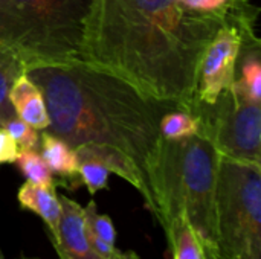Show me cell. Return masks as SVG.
<instances>
[{
    "mask_svg": "<svg viewBox=\"0 0 261 259\" xmlns=\"http://www.w3.org/2000/svg\"><path fill=\"white\" fill-rule=\"evenodd\" d=\"M61 217L57 232L50 235V241L60 259H104L101 258L87 238L84 208L75 200L60 195Z\"/></svg>",
    "mask_w": 261,
    "mask_h": 259,
    "instance_id": "8",
    "label": "cell"
},
{
    "mask_svg": "<svg viewBox=\"0 0 261 259\" xmlns=\"http://www.w3.org/2000/svg\"><path fill=\"white\" fill-rule=\"evenodd\" d=\"M242 61V70H240V78H236L232 89L234 92L249 101L260 104L261 101V61H260V40L257 37L254 38H246L240 58Z\"/></svg>",
    "mask_w": 261,
    "mask_h": 259,
    "instance_id": "12",
    "label": "cell"
},
{
    "mask_svg": "<svg viewBox=\"0 0 261 259\" xmlns=\"http://www.w3.org/2000/svg\"><path fill=\"white\" fill-rule=\"evenodd\" d=\"M6 131L12 136V139L17 142L20 150H37L40 143V134L38 131L31 127L29 124L23 122L17 116L11 118L3 124Z\"/></svg>",
    "mask_w": 261,
    "mask_h": 259,
    "instance_id": "18",
    "label": "cell"
},
{
    "mask_svg": "<svg viewBox=\"0 0 261 259\" xmlns=\"http://www.w3.org/2000/svg\"><path fill=\"white\" fill-rule=\"evenodd\" d=\"M20 148L12 136L6 131L3 125H0V165L15 163L20 156Z\"/></svg>",
    "mask_w": 261,
    "mask_h": 259,
    "instance_id": "20",
    "label": "cell"
},
{
    "mask_svg": "<svg viewBox=\"0 0 261 259\" xmlns=\"http://www.w3.org/2000/svg\"><path fill=\"white\" fill-rule=\"evenodd\" d=\"M23 70L11 63H5L0 60V125L15 116L9 101H8V89L14 78Z\"/></svg>",
    "mask_w": 261,
    "mask_h": 259,
    "instance_id": "19",
    "label": "cell"
},
{
    "mask_svg": "<svg viewBox=\"0 0 261 259\" xmlns=\"http://www.w3.org/2000/svg\"><path fill=\"white\" fill-rule=\"evenodd\" d=\"M92 0H0V60L23 72L81 63Z\"/></svg>",
    "mask_w": 261,
    "mask_h": 259,
    "instance_id": "4",
    "label": "cell"
},
{
    "mask_svg": "<svg viewBox=\"0 0 261 259\" xmlns=\"http://www.w3.org/2000/svg\"><path fill=\"white\" fill-rule=\"evenodd\" d=\"M220 154L200 131L184 140L161 139L150 171L154 217L167 234L185 217L211 256L216 250V185Z\"/></svg>",
    "mask_w": 261,
    "mask_h": 259,
    "instance_id": "3",
    "label": "cell"
},
{
    "mask_svg": "<svg viewBox=\"0 0 261 259\" xmlns=\"http://www.w3.org/2000/svg\"><path fill=\"white\" fill-rule=\"evenodd\" d=\"M26 73L44 96L50 118L47 131L72 148L96 145L121 151L141 174L154 215L148 179L162 139L164 104L122 78L84 63L41 66Z\"/></svg>",
    "mask_w": 261,
    "mask_h": 259,
    "instance_id": "2",
    "label": "cell"
},
{
    "mask_svg": "<svg viewBox=\"0 0 261 259\" xmlns=\"http://www.w3.org/2000/svg\"><path fill=\"white\" fill-rule=\"evenodd\" d=\"M86 232L93 250L104 259H116L121 250L116 247V229L109 215L99 214L93 200L84 208Z\"/></svg>",
    "mask_w": 261,
    "mask_h": 259,
    "instance_id": "13",
    "label": "cell"
},
{
    "mask_svg": "<svg viewBox=\"0 0 261 259\" xmlns=\"http://www.w3.org/2000/svg\"><path fill=\"white\" fill-rule=\"evenodd\" d=\"M40 137L41 157L49 166L50 172L64 180L73 182V188L80 186L81 182L78 177V159L75 150L47 130H41Z\"/></svg>",
    "mask_w": 261,
    "mask_h": 259,
    "instance_id": "11",
    "label": "cell"
},
{
    "mask_svg": "<svg viewBox=\"0 0 261 259\" xmlns=\"http://www.w3.org/2000/svg\"><path fill=\"white\" fill-rule=\"evenodd\" d=\"M17 200L21 209L34 212L43 220L50 235L57 232L61 217V203L55 186L47 188L26 180L17 192Z\"/></svg>",
    "mask_w": 261,
    "mask_h": 259,
    "instance_id": "10",
    "label": "cell"
},
{
    "mask_svg": "<svg viewBox=\"0 0 261 259\" xmlns=\"http://www.w3.org/2000/svg\"><path fill=\"white\" fill-rule=\"evenodd\" d=\"M245 2L197 12L180 0H92L81 63L122 78L156 102L194 113L202 56Z\"/></svg>",
    "mask_w": 261,
    "mask_h": 259,
    "instance_id": "1",
    "label": "cell"
},
{
    "mask_svg": "<svg viewBox=\"0 0 261 259\" xmlns=\"http://www.w3.org/2000/svg\"><path fill=\"white\" fill-rule=\"evenodd\" d=\"M15 163L21 171V174L26 177V180L31 183L47 186V188L60 185V182L54 179L49 166L43 160L41 154L37 153V150H21Z\"/></svg>",
    "mask_w": 261,
    "mask_h": 259,
    "instance_id": "16",
    "label": "cell"
},
{
    "mask_svg": "<svg viewBox=\"0 0 261 259\" xmlns=\"http://www.w3.org/2000/svg\"><path fill=\"white\" fill-rule=\"evenodd\" d=\"M214 259H261V165L220 156Z\"/></svg>",
    "mask_w": 261,
    "mask_h": 259,
    "instance_id": "5",
    "label": "cell"
},
{
    "mask_svg": "<svg viewBox=\"0 0 261 259\" xmlns=\"http://www.w3.org/2000/svg\"><path fill=\"white\" fill-rule=\"evenodd\" d=\"M165 237L171 259H214L185 217L176 218Z\"/></svg>",
    "mask_w": 261,
    "mask_h": 259,
    "instance_id": "14",
    "label": "cell"
},
{
    "mask_svg": "<svg viewBox=\"0 0 261 259\" xmlns=\"http://www.w3.org/2000/svg\"><path fill=\"white\" fill-rule=\"evenodd\" d=\"M8 101L18 119L29 124L35 130H47L50 118L46 101L38 85L26 72L18 73L8 89Z\"/></svg>",
    "mask_w": 261,
    "mask_h": 259,
    "instance_id": "9",
    "label": "cell"
},
{
    "mask_svg": "<svg viewBox=\"0 0 261 259\" xmlns=\"http://www.w3.org/2000/svg\"><path fill=\"white\" fill-rule=\"evenodd\" d=\"M251 9L252 6L245 2L217 31L206 47L199 67L196 110L199 105H214L219 98L232 87L237 78L242 46L246 38L257 37L254 32L255 14H252Z\"/></svg>",
    "mask_w": 261,
    "mask_h": 259,
    "instance_id": "7",
    "label": "cell"
},
{
    "mask_svg": "<svg viewBox=\"0 0 261 259\" xmlns=\"http://www.w3.org/2000/svg\"><path fill=\"white\" fill-rule=\"evenodd\" d=\"M75 154L78 159L80 182H81V185H84L87 188L90 195L96 194L98 191L107 189L110 171L99 160H96L87 154H81V153H75Z\"/></svg>",
    "mask_w": 261,
    "mask_h": 259,
    "instance_id": "17",
    "label": "cell"
},
{
    "mask_svg": "<svg viewBox=\"0 0 261 259\" xmlns=\"http://www.w3.org/2000/svg\"><path fill=\"white\" fill-rule=\"evenodd\" d=\"M20 259H35V258H20Z\"/></svg>",
    "mask_w": 261,
    "mask_h": 259,
    "instance_id": "24",
    "label": "cell"
},
{
    "mask_svg": "<svg viewBox=\"0 0 261 259\" xmlns=\"http://www.w3.org/2000/svg\"><path fill=\"white\" fill-rule=\"evenodd\" d=\"M0 259H5V255H3V252H2V247H0Z\"/></svg>",
    "mask_w": 261,
    "mask_h": 259,
    "instance_id": "23",
    "label": "cell"
},
{
    "mask_svg": "<svg viewBox=\"0 0 261 259\" xmlns=\"http://www.w3.org/2000/svg\"><path fill=\"white\" fill-rule=\"evenodd\" d=\"M202 131L226 159L261 165V107L240 98L231 87L211 105H199Z\"/></svg>",
    "mask_w": 261,
    "mask_h": 259,
    "instance_id": "6",
    "label": "cell"
},
{
    "mask_svg": "<svg viewBox=\"0 0 261 259\" xmlns=\"http://www.w3.org/2000/svg\"><path fill=\"white\" fill-rule=\"evenodd\" d=\"M116 259H141V258H139V255H138L136 252L128 250V252H121V253H119V256H118Z\"/></svg>",
    "mask_w": 261,
    "mask_h": 259,
    "instance_id": "22",
    "label": "cell"
},
{
    "mask_svg": "<svg viewBox=\"0 0 261 259\" xmlns=\"http://www.w3.org/2000/svg\"><path fill=\"white\" fill-rule=\"evenodd\" d=\"M202 131L200 118L196 113L174 108L164 113L159 121V133L165 140H184Z\"/></svg>",
    "mask_w": 261,
    "mask_h": 259,
    "instance_id": "15",
    "label": "cell"
},
{
    "mask_svg": "<svg viewBox=\"0 0 261 259\" xmlns=\"http://www.w3.org/2000/svg\"><path fill=\"white\" fill-rule=\"evenodd\" d=\"M239 0H180V3L197 12H219L234 6Z\"/></svg>",
    "mask_w": 261,
    "mask_h": 259,
    "instance_id": "21",
    "label": "cell"
}]
</instances>
